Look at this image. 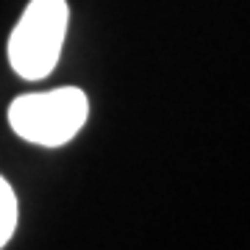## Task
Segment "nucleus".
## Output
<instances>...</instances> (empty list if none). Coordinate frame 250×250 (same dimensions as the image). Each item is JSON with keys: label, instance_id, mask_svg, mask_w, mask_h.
I'll use <instances>...</instances> for the list:
<instances>
[{"label": "nucleus", "instance_id": "2", "mask_svg": "<svg viewBox=\"0 0 250 250\" xmlns=\"http://www.w3.org/2000/svg\"><path fill=\"white\" fill-rule=\"evenodd\" d=\"M89 117V100L78 86L20 95L9 106V125L25 142L62 147L75 139Z\"/></svg>", "mask_w": 250, "mask_h": 250}, {"label": "nucleus", "instance_id": "1", "mask_svg": "<svg viewBox=\"0 0 250 250\" xmlns=\"http://www.w3.org/2000/svg\"><path fill=\"white\" fill-rule=\"evenodd\" d=\"M67 22V0H31L9 36L11 70L25 81L47 78L62 56Z\"/></svg>", "mask_w": 250, "mask_h": 250}, {"label": "nucleus", "instance_id": "3", "mask_svg": "<svg viewBox=\"0 0 250 250\" xmlns=\"http://www.w3.org/2000/svg\"><path fill=\"white\" fill-rule=\"evenodd\" d=\"M14 228H17V195L9 181L0 175V250L11 239Z\"/></svg>", "mask_w": 250, "mask_h": 250}]
</instances>
